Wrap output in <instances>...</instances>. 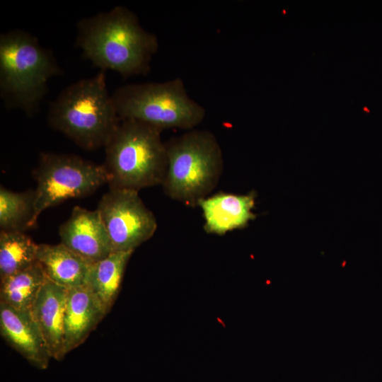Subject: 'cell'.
<instances>
[{
    "label": "cell",
    "instance_id": "cell-1",
    "mask_svg": "<svg viewBox=\"0 0 382 382\" xmlns=\"http://www.w3.org/2000/svg\"><path fill=\"white\" fill-rule=\"evenodd\" d=\"M77 30L76 46L101 71L110 69L124 78L150 71L158 38L141 26L128 8L117 6L82 18Z\"/></svg>",
    "mask_w": 382,
    "mask_h": 382
},
{
    "label": "cell",
    "instance_id": "cell-2",
    "mask_svg": "<svg viewBox=\"0 0 382 382\" xmlns=\"http://www.w3.org/2000/svg\"><path fill=\"white\" fill-rule=\"evenodd\" d=\"M47 121L83 149L105 147L121 122L105 71L64 88L51 104Z\"/></svg>",
    "mask_w": 382,
    "mask_h": 382
},
{
    "label": "cell",
    "instance_id": "cell-3",
    "mask_svg": "<svg viewBox=\"0 0 382 382\" xmlns=\"http://www.w3.org/2000/svg\"><path fill=\"white\" fill-rule=\"evenodd\" d=\"M161 130L136 120H121L105 146L110 188L140 190L162 184L167 169Z\"/></svg>",
    "mask_w": 382,
    "mask_h": 382
},
{
    "label": "cell",
    "instance_id": "cell-4",
    "mask_svg": "<svg viewBox=\"0 0 382 382\" xmlns=\"http://www.w3.org/2000/svg\"><path fill=\"white\" fill-rule=\"evenodd\" d=\"M167 169L161 184L166 195L195 207L216 188L224 158L215 135L193 129L166 142Z\"/></svg>",
    "mask_w": 382,
    "mask_h": 382
},
{
    "label": "cell",
    "instance_id": "cell-5",
    "mask_svg": "<svg viewBox=\"0 0 382 382\" xmlns=\"http://www.w3.org/2000/svg\"><path fill=\"white\" fill-rule=\"evenodd\" d=\"M60 69L52 54L22 30L0 35V93L7 106L32 114Z\"/></svg>",
    "mask_w": 382,
    "mask_h": 382
},
{
    "label": "cell",
    "instance_id": "cell-6",
    "mask_svg": "<svg viewBox=\"0 0 382 382\" xmlns=\"http://www.w3.org/2000/svg\"><path fill=\"white\" fill-rule=\"evenodd\" d=\"M112 97L121 120L141 121L161 131L193 129L206 115L205 108L189 96L180 78L127 84L117 88Z\"/></svg>",
    "mask_w": 382,
    "mask_h": 382
},
{
    "label": "cell",
    "instance_id": "cell-7",
    "mask_svg": "<svg viewBox=\"0 0 382 382\" xmlns=\"http://www.w3.org/2000/svg\"><path fill=\"white\" fill-rule=\"evenodd\" d=\"M35 175L33 226L47 209L89 195L110 180L103 164L65 154L41 153Z\"/></svg>",
    "mask_w": 382,
    "mask_h": 382
},
{
    "label": "cell",
    "instance_id": "cell-8",
    "mask_svg": "<svg viewBox=\"0 0 382 382\" xmlns=\"http://www.w3.org/2000/svg\"><path fill=\"white\" fill-rule=\"evenodd\" d=\"M96 209L108 234L112 252L134 251L157 229L154 214L135 190L110 188Z\"/></svg>",
    "mask_w": 382,
    "mask_h": 382
},
{
    "label": "cell",
    "instance_id": "cell-9",
    "mask_svg": "<svg viewBox=\"0 0 382 382\" xmlns=\"http://www.w3.org/2000/svg\"><path fill=\"white\" fill-rule=\"evenodd\" d=\"M61 243L91 263L112 253L108 234L97 209L75 206L59 228Z\"/></svg>",
    "mask_w": 382,
    "mask_h": 382
},
{
    "label": "cell",
    "instance_id": "cell-10",
    "mask_svg": "<svg viewBox=\"0 0 382 382\" xmlns=\"http://www.w3.org/2000/svg\"><path fill=\"white\" fill-rule=\"evenodd\" d=\"M0 332L31 364L40 369L47 368L51 356L30 311H18L0 302Z\"/></svg>",
    "mask_w": 382,
    "mask_h": 382
},
{
    "label": "cell",
    "instance_id": "cell-11",
    "mask_svg": "<svg viewBox=\"0 0 382 382\" xmlns=\"http://www.w3.org/2000/svg\"><path fill=\"white\" fill-rule=\"evenodd\" d=\"M66 294V289L47 278L30 311L46 342L51 358L57 361L65 357L64 317Z\"/></svg>",
    "mask_w": 382,
    "mask_h": 382
},
{
    "label": "cell",
    "instance_id": "cell-12",
    "mask_svg": "<svg viewBox=\"0 0 382 382\" xmlns=\"http://www.w3.org/2000/svg\"><path fill=\"white\" fill-rule=\"evenodd\" d=\"M255 204L254 192L245 195L220 192L201 199L197 207L202 211L204 231L221 236L245 228L255 219Z\"/></svg>",
    "mask_w": 382,
    "mask_h": 382
},
{
    "label": "cell",
    "instance_id": "cell-13",
    "mask_svg": "<svg viewBox=\"0 0 382 382\" xmlns=\"http://www.w3.org/2000/svg\"><path fill=\"white\" fill-rule=\"evenodd\" d=\"M107 314L86 286L67 289L64 317V352L81 345Z\"/></svg>",
    "mask_w": 382,
    "mask_h": 382
},
{
    "label": "cell",
    "instance_id": "cell-14",
    "mask_svg": "<svg viewBox=\"0 0 382 382\" xmlns=\"http://www.w3.org/2000/svg\"><path fill=\"white\" fill-rule=\"evenodd\" d=\"M37 260L48 279L66 289L86 285L92 265L61 243L38 244Z\"/></svg>",
    "mask_w": 382,
    "mask_h": 382
},
{
    "label": "cell",
    "instance_id": "cell-15",
    "mask_svg": "<svg viewBox=\"0 0 382 382\" xmlns=\"http://www.w3.org/2000/svg\"><path fill=\"white\" fill-rule=\"evenodd\" d=\"M133 252H112L90 267L86 286L107 313L117 296L126 266Z\"/></svg>",
    "mask_w": 382,
    "mask_h": 382
},
{
    "label": "cell",
    "instance_id": "cell-16",
    "mask_svg": "<svg viewBox=\"0 0 382 382\" xmlns=\"http://www.w3.org/2000/svg\"><path fill=\"white\" fill-rule=\"evenodd\" d=\"M47 279L37 261L30 267L1 279L0 302L21 311H30L41 287Z\"/></svg>",
    "mask_w": 382,
    "mask_h": 382
},
{
    "label": "cell",
    "instance_id": "cell-17",
    "mask_svg": "<svg viewBox=\"0 0 382 382\" xmlns=\"http://www.w3.org/2000/svg\"><path fill=\"white\" fill-rule=\"evenodd\" d=\"M38 244L21 231L0 232V279L35 263Z\"/></svg>",
    "mask_w": 382,
    "mask_h": 382
},
{
    "label": "cell",
    "instance_id": "cell-18",
    "mask_svg": "<svg viewBox=\"0 0 382 382\" xmlns=\"http://www.w3.org/2000/svg\"><path fill=\"white\" fill-rule=\"evenodd\" d=\"M35 192H16L1 186V231H21L33 227Z\"/></svg>",
    "mask_w": 382,
    "mask_h": 382
}]
</instances>
